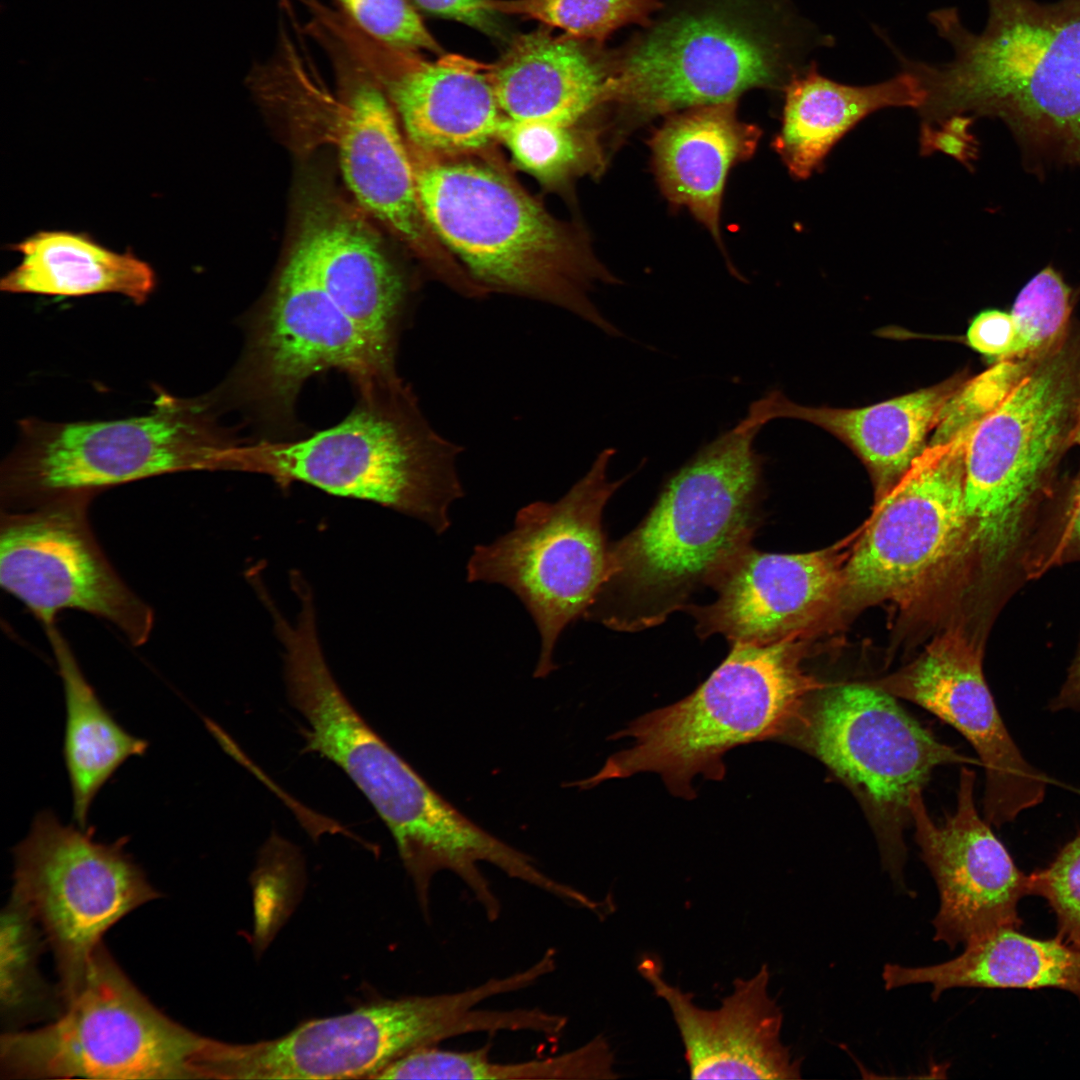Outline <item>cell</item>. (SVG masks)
<instances>
[{
	"label": "cell",
	"instance_id": "obj_42",
	"mask_svg": "<svg viewBox=\"0 0 1080 1080\" xmlns=\"http://www.w3.org/2000/svg\"><path fill=\"white\" fill-rule=\"evenodd\" d=\"M1049 709L1053 712L1062 710L1080 712V647L1070 666L1064 684L1057 695L1050 701Z\"/></svg>",
	"mask_w": 1080,
	"mask_h": 1080
},
{
	"label": "cell",
	"instance_id": "obj_44",
	"mask_svg": "<svg viewBox=\"0 0 1080 1080\" xmlns=\"http://www.w3.org/2000/svg\"><path fill=\"white\" fill-rule=\"evenodd\" d=\"M1079 377H1080V366H1079Z\"/></svg>",
	"mask_w": 1080,
	"mask_h": 1080
},
{
	"label": "cell",
	"instance_id": "obj_30",
	"mask_svg": "<svg viewBox=\"0 0 1080 1080\" xmlns=\"http://www.w3.org/2000/svg\"><path fill=\"white\" fill-rule=\"evenodd\" d=\"M44 630L64 690V758L73 816L78 826L85 829L91 803L101 787L127 759L144 754L148 743L127 732L105 708L56 623Z\"/></svg>",
	"mask_w": 1080,
	"mask_h": 1080
},
{
	"label": "cell",
	"instance_id": "obj_35",
	"mask_svg": "<svg viewBox=\"0 0 1080 1080\" xmlns=\"http://www.w3.org/2000/svg\"><path fill=\"white\" fill-rule=\"evenodd\" d=\"M1071 313V290L1051 267L1021 290L1010 312L1014 339L1007 361L1041 360L1061 344Z\"/></svg>",
	"mask_w": 1080,
	"mask_h": 1080
},
{
	"label": "cell",
	"instance_id": "obj_11",
	"mask_svg": "<svg viewBox=\"0 0 1080 1080\" xmlns=\"http://www.w3.org/2000/svg\"><path fill=\"white\" fill-rule=\"evenodd\" d=\"M769 22L715 5L660 21L610 63L606 101L640 116L735 101L751 88L787 85L796 69Z\"/></svg>",
	"mask_w": 1080,
	"mask_h": 1080
},
{
	"label": "cell",
	"instance_id": "obj_43",
	"mask_svg": "<svg viewBox=\"0 0 1080 1080\" xmlns=\"http://www.w3.org/2000/svg\"><path fill=\"white\" fill-rule=\"evenodd\" d=\"M1068 443L1069 444H1074V445H1077V446L1080 447V407L1078 409V412H1077V415H1076V418H1075V421H1074V424H1073V427H1072V430H1071V433H1070V436H1069Z\"/></svg>",
	"mask_w": 1080,
	"mask_h": 1080
},
{
	"label": "cell",
	"instance_id": "obj_7",
	"mask_svg": "<svg viewBox=\"0 0 1080 1080\" xmlns=\"http://www.w3.org/2000/svg\"><path fill=\"white\" fill-rule=\"evenodd\" d=\"M1080 407L1079 368L1058 348L968 437L964 505L969 545L985 570L1025 569L1032 523Z\"/></svg>",
	"mask_w": 1080,
	"mask_h": 1080
},
{
	"label": "cell",
	"instance_id": "obj_41",
	"mask_svg": "<svg viewBox=\"0 0 1080 1080\" xmlns=\"http://www.w3.org/2000/svg\"><path fill=\"white\" fill-rule=\"evenodd\" d=\"M422 10L432 15L451 19L488 34H496L497 13L488 6V0H413Z\"/></svg>",
	"mask_w": 1080,
	"mask_h": 1080
},
{
	"label": "cell",
	"instance_id": "obj_21",
	"mask_svg": "<svg viewBox=\"0 0 1080 1080\" xmlns=\"http://www.w3.org/2000/svg\"><path fill=\"white\" fill-rule=\"evenodd\" d=\"M845 564L839 550L778 554L750 545L713 581L715 600L686 609L702 638L720 634L754 644L796 638L843 589Z\"/></svg>",
	"mask_w": 1080,
	"mask_h": 1080
},
{
	"label": "cell",
	"instance_id": "obj_3",
	"mask_svg": "<svg viewBox=\"0 0 1080 1080\" xmlns=\"http://www.w3.org/2000/svg\"><path fill=\"white\" fill-rule=\"evenodd\" d=\"M419 201L440 244L490 292L563 308L611 336L619 330L591 301L615 279L567 223L552 216L485 152L440 155L408 142Z\"/></svg>",
	"mask_w": 1080,
	"mask_h": 1080
},
{
	"label": "cell",
	"instance_id": "obj_26",
	"mask_svg": "<svg viewBox=\"0 0 1080 1080\" xmlns=\"http://www.w3.org/2000/svg\"><path fill=\"white\" fill-rule=\"evenodd\" d=\"M760 131L740 121L735 101L689 108L667 121L651 147L665 196L687 207L720 242V210L728 172L754 152Z\"/></svg>",
	"mask_w": 1080,
	"mask_h": 1080
},
{
	"label": "cell",
	"instance_id": "obj_34",
	"mask_svg": "<svg viewBox=\"0 0 1080 1080\" xmlns=\"http://www.w3.org/2000/svg\"><path fill=\"white\" fill-rule=\"evenodd\" d=\"M495 13L520 15L581 41L602 43L627 24L650 25L660 0H488Z\"/></svg>",
	"mask_w": 1080,
	"mask_h": 1080
},
{
	"label": "cell",
	"instance_id": "obj_6",
	"mask_svg": "<svg viewBox=\"0 0 1080 1080\" xmlns=\"http://www.w3.org/2000/svg\"><path fill=\"white\" fill-rule=\"evenodd\" d=\"M148 414L118 420L20 423L3 462L1 510L27 509L76 492L97 494L141 479L225 470L236 444L217 423L209 396L180 399L158 391Z\"/></svg>",
	"mask_w": 1080,
	"mask_h": 1080
},
{
	"label": "cell",
	"instance_id": "obj_40",
	"mask_svg": "<svg viewBox=\"0 0 1080 1080\" xmlns=\"http://www.w3.org/2000/svg\"><path fill=\"white\" fill-rule=\"evenodd\" d=\"M1014 339L1010 313L987 310L978 314L967 331L968 344L995 363L1007 361Z\"/></svg>",
	"mask_w": 1080,
	"mask_h": 1080
},
{
	"label": "cell",
	"instance_id": "obj_32",
	"mask_svg": "<svg viewBox=\"0 0 1080 1080\" xmlns=\"http://www.w3.org/2000/svg\"><path fill=\"white\" fill-rule=\"evenodd\" d=\"M46 942L23 901L11 892L0 918V1018L2 1033L50 1022L65 1009L59 985L49 984L39 961Z\"/></svg>",
	"mask_w": 1080,
	"mask_h": 1080
},
{
	"label": "cell",
	"instance_id": "obj_18",
	"mask_svg": "<svg viewBox=\"0 0 1080 1080\" xmlns=\"http://www.w3.org/2000/svg\"><path fill=\"white\" fill-rule=\"evenodd\" d=\"M916 703L966 738L985 770L983 813L996 828L1040 804L1048 778L1022 755L996 707L974 640L949 632L912 664L875 683Z\"/></svg>",
	"mask_w": 1080,
	"mask_h": 1080
},
{
	"label": "cell",
	"instance_id": "obj_28",
	"mask_svg": "<svg viewBox=\"0 0 1080 1080\" xmlns=\"http://www.w3.org/2000/svg\"><path fill=\"white\" fill-rule=\"evenodd\" d=\"M887 990L930 984L937 1001L952 988H1058L1080 1001V948L1057 936L1036 939L1006 927L965 944L959 956L930 966L888 963L882 971Z\"/></svg>",
	"mask_w": 1080,
	"mask_h": 1080
},
{
	"label": "cell",
	"instance_id": "obj_27",
	"mask_svg": "<svg viewBox=\"0 0 1080 1080\" xmlns=\"http://www.w3.org/2000/svg\"><path fill=\"white\" fill-rule=\"evenodd\" d=\"M782 127L774 146L792 176L808 178L834 145L868 115L887 107L919 109L925 91L902 70L875 84L856 86L822 75L815 62L785 86Z\"/></svg>",
	"mask_w": 1080,
	"mask_h": 1080
},
{
	"label": "cell",
	"instance_id": "obj_38",
	"mask_svg": "<svg viewBox=\"0 0 1080 1080\" xmlns=\"http://www.w3.org/2000/svg\"><path fill=\"white\" fill-rule=\"evenodd\" d=\"M1046 899L1057 918L1058 935L1080 948V831L1045 868L1029 874V895Z\"/></svg>",
	"mask_w": 1080,
	"mask_h": 1080
},
{
	"label": "cell",
	"instance_id": "obj_20",
	"mask_svg": "<svg viewBox=\"0 0 1080 1080\" xmlns=\"http://www.w3.org/2000/svg\"><path fill=\"white\" fill-rule=\"evenodd\" d=\"M343 32L398 112L410 144L434 154L466 155L499 141L506 116L488 66L457 55L429 61L382 45L351 23Z\"/></svg>",
	"mask_w": 1080,
	"mask_h": 1080
},
{
	"label": "cell",
	"instance_id": "obj_37",
	"mask_svg": "<svg viewBox=\"0 0 1080 1080\" xmlns=\"http://www.w3.org/2000/svg\"><path fill=\"white\" fill-rule=\"evenodd\" d=\"M346 18L368 38L391 48L441 53L408 0H338Z\"/></svg>",
	"mask_w": 1080,
	"mask_h": 1080
},
{
	"label": "cell",
	"instance_id": "obj_9",
	"mask_svg": "<svg viewBox=\"0 0 1080 1080\" xmlns=\"http://www.w3.org/2000/svg\"><path fill=\"white\" fill-rule=\"evenodd\" d=\"M782 739L816 757L853 792L884 867L905 890L903 832L912 794L936 767L975 761L938 741L892 695L869 683L815 691Z\"/></svg>",
	"mask_w": 1080,
	"mask_h": 1080
},
{
	"label": "cell",
	"instance_id": "obj_31",
	"mask_svg": "<svg viewBox=\"0 0 1080 1080\" xmlns=\"http://www.w3.org/2000/svg\"><path fill=\"white\" fill-rule=\"evenodd\" d=\"M491 1045L453 1051L426 1047L397 1059L374 1079L595 1080L618 1077L614 1055L602 1035L555 1056L501 1063L490 1058Z\"/></svg>",
	"mask_w": 1080,
	"mask_h": 1080
},
{
	"label": "cell",
	"instance_id": "obj_13",
	"mask_svg": "<svg viewBox=\"0 0 1080 1080\" xmlns=\"http://www.w3.org/2000/svg\"><path fill=\"white\" fill-rule=\"evenodd\" d=\"M330 369L345 372L359 389L400 378L325 291L302 233L251 321L241 360L211 396L249 406L262 419L287 422L305 382Z\"/></svg>",
	"mask_w": 1080,
	"mask_h": 1080
},
{
	"label": "cell",
	"instance_id": "obj_25",
	"mask_svg": "<svg viewBox=\"0 0 1080 1080\" xmlns=\"http://www.w3.org/2000/svg\"><path fill=\"white\" fill-rule=\"evenodd\" d=\"M488 75L508 119L575 125L606 101L610 64L584 41L537 30L514 39Z\"/></svg>",
	"mask_w": 1080,
	"mask_h": 1080
},
{
	"label": "cell",
	"instance_id": "obj_23",
	"mask_svg": "<svg viewBox=\"0 0 1080 1080\" xmlns=\"http://www.w3.org/2000/svg\"><path fill=\"white\" fill-rule=\"evenodd\" d=\"M967 378L958 374L918 391L861 408L804 406L779 391L751 403L743 420L763 427L773 419L806 421L844 442L862 460L878 494H885L928 445L948 399Z\"/></svg>",
	"mask_w": 1080,
	"mask_h": 1080
},
{
	"label": "cell",
	"instance_id": "obj_29",
	"mask_svg": "<svg viewBox=\"0 0 1080 1080\" xmlns=\"http://www.w3.org/2000/svg\"><path fill=\"white\" fill-rule=\"evenodd\" d=\"M13 248L22 260L1 279L2 291L63 297L118 293L142 304L156 285L149 264L85 233L40 231Z\"/></svg>",
	"mask_w": 1080,
	"mask_h": 1080
},
{
	"label": "cell",
	"instance_id": "obj_15",
	"mask_svg": "<svg viewBox=\"0 0 1080 1080\" xmlns=\"http://www.w3.org/2000/svg\"><path fill=\"white\" fill-rule=\"evenodd\" d=\"M462 1020L451 993L383 1000L305 1022L248 1044L213 1040L208 1079H373L397 1059L455 1037Z\"/></svg>",
	"mask_w": 1080,
	"mask_h": 1080
},
{
	"label": "cell",
	"instance_id": "obj_19",
	"mask_svg": "<svg viewBox=\"0 0 1080 1080\" xmlns=\"http://www.w3.org/2000/svg\"><path fill=\"white\" fill-rule=\"evenodd\" d=\"M975 779L972 770H961L956 810L941 825L928 814L921 791L909 804L921 857L940 896L934 940L950 949L1000 928H1019L1018 903L1029 895V875L978 813Z\"/></svg>",
	"mask_w": 1080,
	"mask_h": 1080
},
{
	"label": "cell",
	"instance_id": "obj_24",
	"mask_svg": "<svg viewBox=\"0 0 1080 1080\" xmlns=\"http://www.w3.org/2000/svg\"><path fill=\"white\" fill-rule=\"evenodd\" d=\"M315 274L379 359L396 370L407 287L376 234L348 212L319 216L304 229Z\"/></svg>",
	"mask_w": 1080,
	"mask_h": 1080
},
{
	"label": "cell",
	"instance_id": "obj_4",
	"mask_svg": "<svg viewBox=\"0 0 1080 1080\" xmlns=\"http://www.w3.org/2000/svg\"><path fill=\"white\" fill-rule=\"evenodd\" d=\"M359 391L342 421L307 438L237 443L227 470L371 501L443 534L451 525V504L465 495L456 468L463 447L430 425L401 378Z\"/></svg>",
	"mask_w": 1080,
	"mask_h": 1080
},
{
	"label": "cell",
	"instance_id": "obj_36",
	"mask_svg": "<svg viewBox=\"0 0 1080 1080\" xmlns=\"http://www.w3.org/2000/svg\"><path fill=\"white\" fill-rule=\"evenodd\" d=\"M1039 361L996 362L976 377L967 378L942 408L927 446L947 443L974 428Z\"/></svg>",
	"mask_w": 1080,
	"mask_h": 1080
},
{
	"label": "cell",
	"instance_id": "obj_14",
	"mask_svg": "<svg viewBox=\"0 0 1080 1080\" xmlns=\"http://www.w3.org/2000/svg\"><path fill=\"white\" fill-rule=\"evenodd\" d=\"M96 494L76 492L15 511L1 510L0 585L42 624L73 609L113 624L145 644L155 615L119 576L91 529Z\"/></svg>",
	"mask_w": 1080,
	"mask_h": 1080
},
{
	"label": "cell",
	"instance_id": "obj_8",
	"mask_svg": "<svg viewBox=\"0 0 1080 1080\" xmlns=\"http://www.w3.org/2000/svg\"><path fill=\"white\" fill-rule=\"evenodd\" d=\"M207 1037L158 1009L103 942L55 1020L3 1032L6 1079H198Z\"/></svg>",
	"mask_w": 1080,
	"mask_h": 1080
},
{
	"label": "cell",
	"instance_id": "obj_2",
	"mask_svg": "<svg viewBox=\"0 0 1080 1080\" xmlns=\"http://www.w3.org/2000/svg\"><path fill=\"white\" fill-rule=\"evenodd\" d=\"M760 429L738 422L671 475L639 525L609 544L583 618L624 632L659 625L750 546L763 488Z\"/></svg>",
	"mask_w": 1080,
	"mask_h": 1080
},
{
	"label": "cell",
	"instance_id": "obj_10",
	"mask_svg": "<svg viewBox=\"0 0 1080 1080\" xmlns=\"http://www.w3.org/2000/svg\"><path fill=\"white\" fill-rule=\"evenodd\" d=\"M614 454L613 448L603 449L557 501L522 507L514 527L490 544L475 546L467 562L468 582L505 586L531 615L541 638L534 677L556 669L559 637L583 618L605 579L609 544L603 511L626 481L608 478Z\"/></svg>",
	"mask_w": 1080,
	"mask_h": 1080
},
{
	"label": "cell",
	"instance_id": "obj_33",
	"mask_svg": "<svg viewBox=\"0 0 1080 1080\" xmlns=\"http://www.w3.org/2000/svg\"><path fill=\"white\" fill-rule=\"evenodd\" d=\"M499 141L515 164L546 185H560L598 168L592 136L575 125L514 121L506 117Z\"/></svg>",
	"mask_w": 1080,
	"mask_h": 1080
},
{
	"label": "cell",
	"instance_id": "obj_17",
	"mask_svg": "<svg viewBox=\"0 0 1080 1080\" xmlns=\"http://www.w3.org/2000/svg\"><path fill=\"white\" fill-rule=\"evenodd\" d=\"M314 35L326 49L339 82L337 145L348 187L361 206L419 254L441 281L472 297L476 285L437 240L422 211L409 146L382 86L340 32L322 27Z\"/></svg>",
	"mask_w": 1080,
	"mask_h": 1080
},
{
	"label": "cell",
	"instance_id": "obj_12",
	"mask_svg": "<svg viewBox=\"0 0 1080 1080\" xmlns=\"http://www.w3.org/2000/svg\"><path fill=\"white\" fill-rule=\"evenodd\" d=\"M126 842H99L92 832L42 811L14 848L11 892L28 907L53 951L65 1003L105 933L161 897L125 851Z\"/></svg>",
	"mask_w": 1080,
	"mask_h": 1080
},
{
	"label": "cell",
	"instance_id": "obj_5",
	"mask_svg": "<svg viewBox=\"0 0 1080 1080\" xmlns=\"http://www.w3.org/2000/svg\"><path fill=\"white\" fill-rule=\"evenodd\" d=\"M795 639L732 643L724 661L694 692L640 716L613 735L632 738V745L574 785L586 789L653 772L672 794L694 798L695 777L721 780L728 751L782 739L808 697L825 686L803 669L804 647Z\"/></svg>",
	"mask_w": 1080,
	"mask_h": 1080
},
{
	"label": "cell",
	"instance_id": "obj_1",
	"mask_svg": "<svg viewBox=\"0 0 1080 1080\" xmlns=\"http://www.w3.org/2000/svg\"><path fill=\"white\" fill-rule=\"evenodd\" d=\"M987 3L980 33L963 25L955 7L929 13L953 49L950 61L896 53L925 91L921 128L996 117L1030 159L1080 166V0Z\"/></svg>",
	"mask_w": 1080,
	"mask_h": 1080
},
{
	"label": "cell",
	"instance_id": "obj_22",
	"mask_svg": "<svg viewBox=\"0 0 1080 1080\" xmlns=\"http://www.w3.org/2000/svg\"><path fill=\"white\" fill-rule=\"evenodd\" d=\"M638 971L672 1013L691 1078L801 1077V1061L780 1039L783 1013L768 992L766 964L749 979H735L732 993L712 1010L696 1005L691 992L668 983L659 959L642 958Z\"/></svg>",
	"mask_w": 1080,
	"mask_h": 1080
},
{
	"label": "cell",
	"instance_id": "obj_16",
	"mask_svg": "<svg viewBox=\"0 0 1080 1080\" xmlns=\"http://www.w3.org/2000/svg\"><path fill=\"white\" fill-rule=\"evenodd\" d=\"M974 428L927 446L879 497L844 568L843 588L855 598H903L969 544L964 456Z\"/></svg>",
	"mask_w": 1080,
	"mask_h": 1080
},
{
	"label": "cell",
	"instance_id": "obj_39",
	"mask_svg": "<svg viewBox=\"0 0 1080 1080\" xmlns=\"http://www.w3.org/2000/svg\"><path fill=\"white\" fill-rule=\"evenodd\" d=\"M1073 560H1080V478L1056 513L1042 544L1029 551L1026 571L1038 574L1051 565Z\"/></svg>",
	"mask_w": 1080,
	"mask_h": 1080
}]
</instances>
